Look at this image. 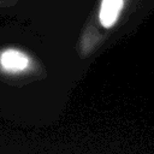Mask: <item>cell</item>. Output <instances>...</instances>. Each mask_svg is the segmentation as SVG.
<instances>
[{"instance_id":"cell-3","label":"cell","mask_w":154,"mask_h":154,"mask_svg":"<svg viewBox=\"0 0 154 154\" xmlns=\"http://www.w3.org/2000/svg\"><path fill=\"white\" fill-rule=\"evenodd\" d=\"M16 4V0H0V8L2 7H8Z\"/></svg>"},{"instance_id":"cell-1","label":"cell","mask_w":154,"mask_h":154,"mask_svg":"<svg viewBox=\"0 0 154 154\" xmlns=\"http://www.w3.org/2000/svg\"><path fill=\"white\" fill-rule=\"evenodd\" d=\"M0 65L8 72H18L26 69L29 65V58L18 49L8 48L0 53Z\"/></svg>"},{"instance_id":"cell-2","label":"cell","mask_w":154,"mask_h":154,"mask_svg":"<svg viewBox=\"0 0 154 154\" xmlns=\"http://www.w3.org/2000/svg\"><path fill=\"white\" fill-rule=\"evenodd\" d=\"M124 8V0H101L99 20L102 26H113Z\"/></svg>"}]
</instances>
